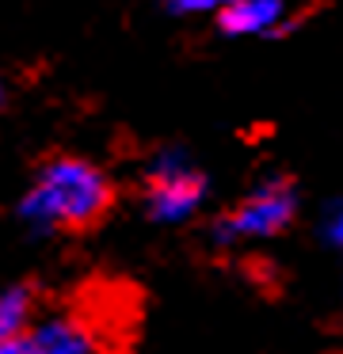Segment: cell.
Instances as JSON below:
<instances>
[{
    "label": "cell",
    "instance_id": "obj_1",
    "mask_svg": "<svg viewBox=\"0 0 343 354\" xmlns=\"http://www.w3.org/2000/svg\"><path fill=\"white\" fill-rule=\"evenodd\" d=\"M111 206V179L80 156H53L38 168L35 187L23 194L19 217L35 232L91 225Z\"/></svg>",
    "mask_w": 343,
    "mask_h": 354
},
{
    "label": "cell",
    "instance_id": "obj_2",
    "mask_svg": "<svg viewBox=\"0 0 343 354\" xmlns=\"http://www.w3.org/2000/svg\"><path fill=\"white\" fill-rule=\"evenodd\" d=\"M206 198V176L187 160L183 149H160L149 164L145 206L157 221H187Z\"/></svg>",
    "mask_w": 343,
    "mask_h": 354
},
{
    "label": "cell",
    "instance_id": "obj_3",
    "mask_svg": "<svg viewBox=\"0 0 343 354\" xmlns=\"http://www.w3.org/2000/svg\"><path fill=\"white\" fill-rule=\"evenodd\" d=\"M297 214V191L290 187V179L271 176L240 202L229 217L218 221V240H252V236H274L282 232Z\"/></svg>",
    "mask_w": 343,
    "mask_h": 354
},
{
    "label": "cell",
    "instance_id": "obj_4",
    "mask_svg": "<svg viewBox=\"0 0 343 354\" xmlns=\"http://www.w3.org/2000/svg\"><path fill=\"white\" fill-rule=\"evenodd\" d=\"M27 354H99V339L76 316H46L27 328Z\"/></svg>",
    "mask_w": 343,
    "mask_h": 354
},
{
    "label": "cell",
    "instance_id": "obj_5",
    "mask_svg": "<svg viewBox=\"0 0 343 354\" xmlns=\"http://www.w3.org/2000/svg\"><path fill=\"white\" fill-rule=\"evenodd\" d=\"M282 0H233L218 12V31L229 39H252V35H279Z\"/></svg>",
    "mask_w": 343,
    "mask_h": 354
},
{
    "label": "cell",
    "instance_id": "obj_6",
    "mask_svg": "<svg viewBox=\"0 0 343 354\" xmlns=\"http://www.w3.org/2000/svg\"><path fill=\"white\" fill-rule=\"evenodd\" d=\"M30 313H35V293H30V286H8V290H0V339L27 335Z\"/></svg>",
    "mask_w": 343,
    "mask_h": 354
},
{
    "label": "cell",
    "instance_id": "obj_7",
    "mask_svg": "<svg viewBox=\"0 0 343 354\" xmlns=\"http://www.w3.org/2000/svg\"><path fill=\"white\" fill-rule=\"evenodd\" d=\"M320 240H324L328 248L343 244V206H340V198H332L324 206V217H320Z\"/></svg>",
    "mask_w": 343,
    "mask_h": 354
},
{
    "label": "cell",
    "instance_id": "obj_8",
    "mask_svg": "<svg viewBox=\"0 0 343 354\" xmlns=\"http://www.w3.org/2000/svg\"><path fill=\"white\" fill-rule=\"evenodd\" d=\"M233 0H168V12L175 16H218Z\"/></svg>",
    "mask_w": 343,
    "mask_h": 354
},
{
    "label": "cell",
    "instance_id": "obj_9",
    "mask_svg": "<svg viewBox=\"0 0 343 354\" xmlns=\"http://www.w3.org/2000/svg\"><path fill=\"white\" fill-rule=\"evenodd\" d=\"M0 354H27V339H0Z\"/></svg>",
    "mask_w": 343,
    "mask_h": 354
},
{
    "label": "cell",
    "instance_id": "obj_10",
    "mask_svg": "<svg viewBox=\"0 0 343 354\" xmlns=\"http://www.w3.org/2000/svg\"><path fill=\"white\" fill-rule=\"evenodd\" d=\"M0 103H4V84H0Z\"/></svg>",
    "mask_w": 343,
    "mask_h": 354
}]
</instances>
